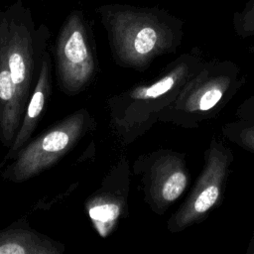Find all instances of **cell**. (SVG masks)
Instances as JSON below:
<instances>
[{
  "label": "cell",
  "instance_id": "9",
  "mask_svg": "<svg viewBox=\"0 0 254 254\" xmlns=\"http://www.w3.org/2000/svg\"><path fill=\"white\" fill-rule=\"evenodd\" d=\"M131 166L125 155H120L104 175L99 187L87 196L84 210L96 233L107 238L119 223L129 216Z\"/></svg>",
  "mask_w": 254,
  "mask_h": 254
},
{
  "label": "cell",
  "instance_id": "11",
  "mask_svg": "<svg viewBox=\"0 0 254 254\" xmlns=\"http://www.w3.org/2000/svg\"><path fill=\"white\" fill-rule=\"evenodd\" d=\"M65 245L34 229L22 216L0 230V254H63Z\"/></svg>",
  "mask_w": 254,
  "mask_h": 254
},
{
  "label": "cell",
  "instance_id": "13",
  "mask_svg": "<svg viewBox=\"0 0 254 254\" xmlns=\"http://www.w3.org/2000/svg\"><path fill=\"white\" fill-rule=\"evenodd\" d=\"M221 133L228 142L254 155V120L237 118L226 122Z\"/></svg>",
  "mask_w": 254,
  "mask_h": 254
},
{
  "label": "cell",
  "instance_id": "17",
  "mask_svg": "<svg viewBox=\"0 0 254 254\" xmlns=\"http://www.w3.org/2000/svg\"><path fill=\"white\" fill-rule=\"evenodd\" d=\"M249 52H250V53H252V54H254V45H253V46H251V47L249 48Z\"/></svg>",
  "mask_w": 254,
  "mask_h": 254
},
{
  "label": "cell",
  "instance_id": "5",
  "mask_svg": "<svg viewBox=\"0 0 254 254\" xmlns=\"http://www.w3.org/2000/svg\"><path fill=\"white\" fill-rule=\"evenodd\" d=\"M95 118L81 107L31 138L1 169V177L20 184L51 169L88 134L96 129Z\"/></svg>",
  "mask_w": 254,
  "mask_h": 254
},
{
  "label": "cell",
  "instance_id": "10",
  "mask_svg": "<svg viewBox=\"0 0 254 254\" xmlns=\"http://www.w3.org/2000/svg\"><path fill=\"white\" fill-rule=\"evenodd\" d=\"M53 92V64L52 56L47 51L43 64L41 66L40 74L33 92L27 103L25 112L22 116L16 136L8 148L7 153L3 157L0 167L2 168L10 162L17 152L32 138L35 130L37 129L40 121L42 120L47 105L50 101Z\"/></svg>",
  "mask_w": 254,
  "mask_h": 254
},
{
  "label": "cell",
  "instance_id": "14",
  "mask_svg": "<svg viewBox=\"0 0 254 254\" xmlns=\"http://www.w3.org/2000/svg\"><path fill=\"white\" fill-rule=\"evenodd\" d=\"M232 26L238 37H254V0H248L241 10L233 14Z\"/></svg>",
  "mask_w": 254,
  "mask_h": 254
},
{
  "label": "cell",
  "instance_id": "7",
  "mask_svg": "<svg viewBox=\"0 0 254 254\" xmlns=\"http://www.w3.org/2000/svg\"><path fill=\"white\" fill-rule=\"evenodd\" d=\"M234 154L217 136H212L203 153V166L180 206L167 220V230L180 233L203 222L224 199Z\"/></svg>",
  "mask_w": 254,
  "mask_h": 254
},
{
  "label": "cell",
  "instance_id": "15",
  "mask_svg": "<svg viewBox=\"0 0 254 254\" xmlns=\"http://www.w3.org/2000/svg\"><path fill=\"white\" fill-rule=\"evenodd\" d=\"M235 117L254 120V92L244 99L235 110Z\"/></svg>",
  "mask_w": 254,
  "mask_h": 254
},
{
  "label": "cell",
  "instance_id": "4",
  "mask_svg": "<svg viewBox=\"0 0 254 254\" xmlns=\"http://www.w3.org/2000/svg\"><path fill=\"white\" fill-rule=\"evenodd\" d=\"M50 38L48 26L36 25L23 0H15L0 11V59L11 74L22 116L37 83Z\"/></svg>",
  "mask_w": 254,
  "mask_h": 254
},
{
  "label": "cell",
  "instance_id": "6",
  "mask_svg": "<svg viewBox=\"0 0 254 254\" xmlns=\"http://www.w3.org/2000/svg\"><path fill=\"white\" fill-rule=\"evenodd\" d=\"M54 67L58 88L67 96L86 90L99 71L93 27L83 10H71L54 44Z\"/></svg>",
  "mask_w": 254,
  "mask_h": 254
},
{
  "label": "cell",
  "instance_id": "1",
  "mask_svg": "<svg viewBox=\"0 0 254 254\" xmlns=\"http://www.w3.org/2000/svg\"><path fill=\"white\" fill-rule=\"evenodd\" d=\"M116 65L146 71L160 57L175 54L185 35V22L158 6L107 3L95 8Z\"/></svg>",
  "mask_w": 254,
  "mask_h": 254
},
{
  "label": "cell",
  "instance_id": "3",
  "mask_svg": "<svg viewBox=\"0 0 254 254\" xmlns=\"http://www.w3.org/2000/svg\"><path fill=\"white\" fill-rule=\"evenodd\" d=\"M247 79L230 60L204 61L158 118L184 129H197L218 116L243 88Z\"/></svg>",
  "mask_w": 254,
  "mask_h": 254
},
{
  "label": "cell",
  "instance_id": "2",
  "mask_svg": "<svg viewBox=\"0 0 254 254\" xmlns=\"http://www.w3.org/2000/svg\"><path fill=\"white\" fill-rule=\"evenodd\" d=\"M205 61L198 47L181 54L149 80L137 82L106 101L109 126L117 141L128 146L147 133Z\"/></svg>",
  "mask_w": 254,
  "mask_h": 254
},
{
  "label": "cell",
  "instance_id": "12",
  "mask_svg": "<svg viewBox=\"0 0 254 254\" xmlns=\"http://www.w3.org/2000/svg\"><path fill=\"white\" fill-rule=\"evenodd\" d=\"M22 113L11 74L0 59V143L9 148L16 136Z\"/></svg>",
  "mask_w": 254,
  "mask_h": 254
},
{
  "label": "cell",
  "instance_id": "16",
  "mask_svg": "<svg viewBox=\"0 0 254 254\" xmlns=\"http://www.w3.org/2000/svg\"><path fill=\"white\" fill-rule=\"evenodd\" d=\"M246 253L250 254V253H254V229L252 231V236L250 239V242L248 244V248L246 250Z\"/></svg>",
  "mask_w": 254,
  "mask_h": 254
},
{
  "label": "cell",
  "instance_id": "8",
  "mask_svg": "<svg viewBox=\"0 0 254 254\" xmlns=\"http://www.w3.org/2000/svg\"><path fill=\"white\" fill-rule=\"evenodd\" d=\"M131 170L140 180L145 203L157 215H164L190 185L187 155L178 150L160 148L141 154Z\"/></svg>",
  "mask_w": 254,
  "mask_h": 254
}]
</instances>
